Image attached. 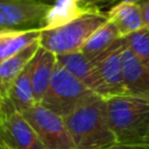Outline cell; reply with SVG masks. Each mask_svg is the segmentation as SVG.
<instances>
[{
  "label": "cell",
  "instance_id": "22",
  "mask_svg": "<svg viewBox=\"0 0 149 149\" xmlns=\"http://www.w3.org/2000/svg\"><path fill=\"white\" fill-rule=\"evenodd\" d=\"M120 1H123V2H132V3H141V2H143L144 0H120Z\"/></svg>",
  "mask_w": 149,
  "mask_h": 149
},
{
  "label": "cell",
  "instance_id": "9",
  "mask_svg": "<svg viewBox=\"0 0 149 149\" xmlns=\"http://www.w3.org/2000/svg\"><path fill=\"white\" fill-rule=\"evenodd\" d=\"M98 10L99 7L84 0H54L40 28L41 30L56 29Z\"/></svg>",
  "mask_w": 149,
  "mask_h": 149
},
{
  "label": "cell",
  "instance_id": "5",
  "mask_svg": "<svg viewBox=\"0 0 149 149\" xmlns=\"http://www.w3.org/2000/svg\"><path fill=\"white\" fill-rule=\"evenodd\" d=\"M0 142L14 149H47L23 114L6 98H0Z\"/></svg>",
  "mask_w": 149,
  "mask_h": 149
},
{
  "label": "cell",
  "instance_id": "6",
  "mask_svg": "<svg viewBox=\"0 0 149 149\" xmlns=\"http://www.w3.org/2000/svg\"><path fill=\"white\" fill-rule=\"evenodd\" d=\"M47 149H76L63 116L35 105L21 112Z\"/></svg>",
  "mask_w": 149,
  "mask_h": 149
},
{
  "label": "cell",
  "instance_id": "15",
  "mask_svg": "<svg viewBox=\"0 0 149 149\" xmlns=\"http://www.w3.org/2000/svg\"><path fill=\"white\" fill-rule=\"evenodd\" d=\"M31 73H33V59L15 79L7 95L1 97V98H6L19 112H23L36 105L33 92Z\"/></svg>",
  "mask_w": 149,
  "mask_h": 149
},
{
  "label": "cell",
  "instance_id": "20",
  "mask_svg": "<svg viewBox=\"0 0 149 149\" xmlns=\"http://www.w3.org/2000/svg\"><path fill=\"white\" fill-rule=\"evenodd\" d=\"M109 149H149L148 144H116Z\"/></svg>",
  "mask_w": 149,
  "mask_h": 149
},
{
  "label": "cell",
  "instance_id": "14",
  "mask_svg": "<svg viewBox=\"0 0 149 149\" xmlns=\"http://www.w3.org/2000/svg\"><path fill=\"white\" fill-rule=\"evenodd\" d=\"M57 63L68 70L71 74L83 81L90 90H92L97 95L99 92L98 79L92 65V62L81 52H71L64 55H56Z\"/></svg>",
  "mask_w": 149,
  "mask_h": 149
},
{
  "label": "cell",
  "instance_id": "17",
  "mask_svg": "<svg viewBox=\"0 0 149 149\" xmlns=\"http://www.w3.org/2000/svg\"><path fill=\"white\" fill-rule=\"evenodd\" d=\"M121 38L122 37L116 27L112 22L107 21L104 26H101L90 36V38L86 41L80 51L90 61H92L99 55H101L104 51L108 50L115 42Z\"/></svg>",
  "mask_w": 149,
  "mask_h": 149
},
{
  "label": "cell",
  "instance_id": "4",
  "mask_svg": "<svg viewBox=\"0 0 149 149\" xmlns=\"http://www.w3.org/2000/svg\"><path fill=\"white\" fill-rule=\"evenodd\" d=\"M93 95L95 93L92 90L57 63L40 105L65 118Z\"/></svg>",
  "mask_w": 149,
  "mask_h": 149
},
{
  "label": "cell",
  "instance_id": "23",
  "mask_svg": "<svg viewBox=\"0 0 149 149\" xmlns=\"http://www.w3.org/2000/svg\"><path fill=\"white\" fill-rule=\"evenodd\" d=\"M0 149H14V148H10V147H8L7 144H5V143L0 142Z\"/></svg>",
  "mask_w": 149,
  "mask_h": 149
},
{
  "label": "cell",
  "instance_id": "1",
  "mask_svg": "<svg viewBox=\"0 0 149 149\" xmlns=\"http://www.w3.org/2000/svg\"><path fill=\"white\" fill-rule=\"evenodd\" d=\"M64 120L76 149H109L119 144L102 97L93 95Z\"/></svg>",
  "mask_w": 149,
  "mask_h": 149
},
{
  "label": "cell",
  "instance_id": "18",
  "mask_svg": "<svg viewBox=\"0 0 149 149\" xmlns=\"http://www.w3.org/2000/svg\"><path fill=\"white\" fill-rule=\"evenodd\" d=\"M126 45L133 51V54L149 68V28L142 29L123 37Z\"/></svg>",
  "mask_w": 149,
  "mask_h": 149
},
{
  "label": "cell",
  "instance_id": "7",
  "mask_svg": "<svg viewBox=\"0 0 149 149\" xmlns=\"http://www.w3.org/2000/svg\"><path fill=\"white\" fill-rule=\"evenodd\" d=\"M123 48L125 41L122 37L108 50L91 61L99 84V97L106 99L114 95L127 94L122 70Z\"/></svg>",
  "mask_w": 149,
  "mask_h": 149
},
{
  "label": "cell",
  "instance_id": "21",
  "mask_svg": "<svg viewBox=\"0 0 149 149\" xmlns=\"http://www.w3.org/2000/svg\"><path fill=\"white\" fill-rule=\"evenodd\" d=\"M84 1H86V2H88V3H91V5H93V6H99L100 3H106V2H112V1H114V0H84Z\"/></svg>",
  "mask_w": 149,
  "mask_h": 149
},
{
  "label": "cell",
  "instance_id": "13",
  "mask_svg": "<svg viewBox=\"0 0 149 149\" xmlns=\"http://www.w3.org/2000/svg\"><path fill=\"white\" fill-rule=\"evenodd\" d=\"M106 14L108 21L116 27L121 37H126L144 27L140 3L119 1Z\"/></svg>",
  "mask_w": 149,
  "mask_h": 149
},
{
  "label": "cell",
  "instance_id": "8",
  "mask_svg": "<svg viewBox=\"0 0 149 149\" xmlns=\"http://www.w3.org/2000/svg\"><path fill=\"white\" fill-rule=\"evenodd\" d=\"M49 8L43 0H0V29H41Z\"/></svg>",
  "mask_w": 149,
  "mask_h": 149
},
{
  "label": "cell",
  "instance_id": "2",
  "mask_svg": "<svg viewBox=\"0 0 149 149\" xmlns=\"http://www.w3.org/2000/svg\"><path fill=\"white\" fill-rule=\"evenodd\" d=\"M105 100L109 125L118 143L146 144L149 135V98L122 94Z\"/></svg>",
  "mask_w": 149,
  "mask_h": 149
},
{
  "label": "cell",
  "instance_id": "24",
  "mask_svg": "<svg viewBox=\"0 0 149 149\" xmlns=\"http://www.w3.org/2000/svg\"><path fill=\"white\" fill-rule=\"evenodd\" d=\"M146 144H148V146H149V135H148V137H147V141H146Z\"/></svg>",
  "mask_w": 149,
  "mask_h": 149
},
{
  "label": "cell",
  "instance_id": "11",
  "mask_svg": "<svg viewBox=\"0 0 149 149\" xmlns=\"http://www.w3.org/2000/svg\"><path fill=\"white\" fill-rule=\"evenodd\" d=\"M56 64H57V56L54 52L40 45L35 57L33 58V73H31L33 92L36 105H40L50 85Z\"/></svg>",
  "mask_w": 149,
  "mask_h": 149
},
{
  "label": "cell",
  "instance_id": "10",
  "mask_svg": "<svg viewBox=\"0 0 149 149\" xmlns=\"http://www.w3.org/2000/svg\"><path fill=\"white\" fill-rule=\"evenodd\" d=\"M123 81L127 94L149 98V68L126 45L122 51Z\"/></svg>",
  "mask_w": 149,
  "mask_h": 149
},
{
  "label": "cell",
  "instance_id": "16",
  "mask_svg": "<svg viewBox=\"0 0 149 149\" xmlns=\"http://www.w3.org/2000/svg\"><path fill=\"white\" fill-rule=\"evenodd\" d=\"M41 33L42 30L38 28L28 30L0 29V62L40 41Z\"/></svg>",
  "mask_w": 149,
  "mask_h": 149
},
{
  "label": "cell",
  "instance_id": "3",
  "mask_svg": "<svg viewBox=\"0 0 149 149\" xmlns=\"http://www.w3.org/2000/svg\"><path fill=\"white\" fill-rule=\"evenodd\" d=\"M108 21L107 14L101 10L90 13L63 27L42 30L40 45L55 55L78 52L90 36Z\"/></svg>",
  "mask_w": 149,
  "mask_h": 149
},
{
  "label": "cell",
  "instance_id": "12",
  "mask_svg": "<svg viewBox=\"0 0 149 149\" xmlns=\"http://www.w3.org/2000/svg\"><path fill=\"white\" fill-rule=\"evenodd\" d=\"M38 48L40 41H36L17 54L0 62V98L7 95L10 86L35 57Z\"/></svg>",
  "mask_w": 149,
  "mask_h": 149
},
{
  "label": "cell",
  "instance_id": "19",
  "mask_svg": "<svg viewBox=\"0 0 149 149\" xmlns=\"http://www.w3.org/2000/svg\"><path fill=\"white\" fill-rule=\"evenodd\" d=\"M140 6H141V10H142L144 27L149 28V0H144L143 2L140 3Z\"/></svg>",
  "mask_w": 149,
  "mask_h": 149
}]
</instances>
